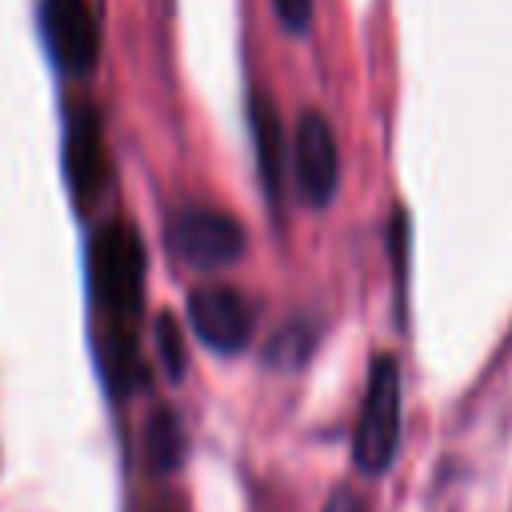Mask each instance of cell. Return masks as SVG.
<instances>
[{"label":"cell","mask_w":512,"mask_h":512,"mask_svg":"<svg viewBox=\"0 0 512 512\" xmlns=\"http://www.w3.org/2000/svg\"><path fill=\"white\" fill-rule=\"evenodd\" d=\"M92 304L100 320V356L108 384L128 392L140 376V316H144V244L132 224L112 220L92 240Z\"/></svg>","instance_id":"1"},{"label":"cell","mask_w":512,"mask_h":512,"mask_svg":"<svg viewBox=\"0 0 512 512\" xmlns=\"http://www.w3.org/2000/svg\"><path fill=\"white\" fill-rule=\"evenodd\" d=\"M396 444H400V368L392 356H376L352 428V460L364 476H384L396 456Z\"/></svg>","instance_id":"2"},{"label":"cell","mask_w":512,"mask_h":512,"mask_svg":"<svg viewBox=\"0 0 512 512\" xmlns=\"http://www.w3.org/2000/svg\"><path fill=\"white\" fill-rule=\"evenodd\" d=\"M168 248L184 264L200 272H216L244 256V228L236 216L220 208H184L168 224Z\"/></svg>","instance_id":"3"},{"label":"cell","mask_w":512,"mask_h":512,"mask_svg":"<svg viewBox=\"0 0 512 512\" xmlns=\"http://www.w3.org/2000/svg\"><path fill=\"white\" fill-rule=\"evenodd\" d=\"M188 324L204 348H212L220 356H236L240 348H248V340L256 332V308L244 292H236L228 284H208V288L192 292Z\"/></svg>","instance_id":"4"},{"label":"cell","mask_w":512,"mask_h":512,"mask_svg":"<svg viewBox=\"0 0 512 512\" xmlns=\"http://www.w3.org/2000/svg\"><path fill=\"white\" fill-rule=\"evenodd\" d=\"M44 44L60 72L88 76L100 60V24L92 0H44L40 4Z\"/></svg>","instance_id":"5"},{"label":"cell","mask_w":512,"mask_h":512,"mask_svg":"<svg viewBox=\"0 0 512 512\" xmlns=\"http://www.w3.org/2000/svg\"><path fill=\"white\" fill-rule=\"evenodd\" d=\"M292 176L312 208H324L340 188V148L336 132L320 112H304L292 132Z\"/></svg>","instance_id":"6"},{"label":"cell","mask_w":512,"mask_h":512,"mask_svg":"<svg viewBox=\"0 0 512 512\" xmlns=\"http://www.w3.org/2000/svg\"><path fill=\"white\" fill-rule=\"evenodd\" d=\"M64 172H68V188L80 204H92L104 188H108V152H104V132L96 112L72 108L68 116V132H64Z\"/></svg>","instance_id":"7"},{"label":"cell","mask_w":512,"mask_h":512,"mask_svg":"<svg viewBox=\"0 0 512 512\" xmlns=\"http://www.w3.org/2000/svg\"><path fill=\"white\" fill-rule=\"evenodd\" d=\"M252 140H256V164H260L264 192H268V200L280 204V196H284V136H280L276 104L264 96H252Z\"/></svg>","instance_id":"8"},{"label":"cell","mask_w":512,"mask_h":512,"mask_svg":"<svg viewBox=\"0 0 512 512\" xmlns=\"http://www.w3.org/2000/svg\"><path fill=\"white\" fill-rule=\"evenodd\" d=\"M144 456L156 472H172L184 460V428L172 412H152V420L144 424Z\"/></svg>","instance_id":"9"},{"label":"cell","mask_w":512,"mask_h":512,"mask_svg":"<svg viewBox=\"0 0 512 512\" xmlns=\"http://www.w3.org/2000/svg\"><path fill=\"white\" fill-rule=\"evenodd\" d=\"M156 348H160V360H164V372L168 376H184V336L176 328L172 316H156Z\"/></svg>","instance_id":"10"},{"label":"cell","mask_w":512,"mask_h":512,"mask_svg":"<svg viewBox=\"0 0 512 512\" xmlns=\"http://www.w3.org/2000/svg\"><path fill=\"white\" fill-rule=\"evenodd\" d=\"M272 8L280 16V24L288 32H296V36L312 28V0H272Z\"/></svg>","instance_id":"11"},{"label":"cell","mask_w":512,"mask_h":512,"mask_svg":"<svg viewBox=\"0 0 512 512\" xmlns=\"http://www.w3.org/2000/svg\"><path fill=\"white\" fill-rule=\"evenodd\" d=\"M324 512H368V504H364L356 492H336V496L324 504Z\"/></svg>","instance_id":"12"}]
</instances>
